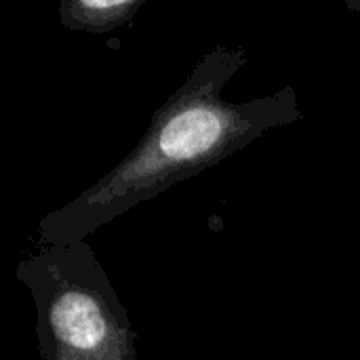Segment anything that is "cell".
Listing matches in <instances>:
<instances>
[{
	"label": "cell",
	"instance_id": "6da1fadb",
	"mask_svg": "<svg viewBox=\"0 0 360 360\" xmlns=\"http://www.w3.org/2000/svg\"><path fill=\"white\" fill-rule=\"evenodd\" d=\"M245 61V49L224 44L202 55L156 110L139 143L99 181L40 219L38 245L86 240L101 226L226 160L264 133L297 122L304 114L291 86L238 103L224 97Z\"/></svg>",
	"mask_w": 360,
	"mask_h": 360
},
{
	"label": "cell",
	"instance_id": "7a4b0ae2",
	"mask_svg": "<svg viewBox=\"0 0 360 360\" xmlns=\"http://www.w3.org/2000/svg\"><path fill=\"white\" fill-rule=\"evenodd\" d=\"M42 360H137V333L86 240L46 245L17 266Z\"/></svg>",
	"mask_w": 360,
	"mask_h": 360
},
{
	"label": "cell",
	"instance_id": "3957f363",
	"mask_svg": "<svg viewBox=\"0 0 360 360\" xmlns=\"http://www.w3.org/2000/svg\"><path fill=\"white\" fill-rule=\"evenodd\" d=\"M143 4L146 0H63L59 19L74 32L105 34L129 23Z\"/></svg>",
	"mask_w": 360,
	"mask_h": 360
}]
</instances>
